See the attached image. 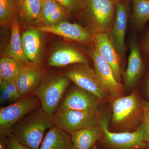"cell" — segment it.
Listing matches in <instances>:
<instances>
[{"label":"cell","mask_w":149,"mask_h":149,"mask_svg":"<svg viewBox=\"0 0 149 149\" xmlns=\"http://www.w3.org/2000/svg\"><path fill=\"white\" fill-rule=\"evenodd\" d=\"M54 125L53 116L40 107L17 123L12 128L11 133L23 146L32 149H40L46 130Z\"/></svg>","instance_id":"6da1fadb"},{"label":"cell","mask_w":149,"mask_h":149,"mask_svg":"<svg viewBox=\"0 0 149 149\" xmlns=\"http://www.w3.org/2000/svg\"><path fill=\"white\" fill-rule=\"evenodd\" d=\"M111 125L118 132L137 130L143 123L145 105L136 92L112 99Z\"/></svg>","instance_id":"7a4b0ae2"},{"label":"cell","mask_w":149,"mask_h":149,"mask_svg":"<svg viewBox=\"0 0 149 149\" xmlns=\"http://www.w3.org/2000/svg\"><path fill=\"white\" fill-rule=\"evenodd\" d=\"M82 10L94 34L109 33L114 21L116 3L112 0H84Z\"/></svg>","instance_id":"3957f363"},{"label":"cell","mask_w":149,"mask_h":149,"mask_svg":"<svg viewBox=\"0 0 149 149\" xmlns=\"http://www.w3.org/2000/svg\"><path fill=\"white\" fill-rule=\"evenodd\" d=\"M100 125L103 132L100 141L108 149H145L148 147L142 124L131 132H112L109 129L108 119L104 116L100 118Z\"/></svg>","instance_id":"277c9868"},{"label":"cell","mask_w":149,"mask_h":149,"mask_svg":"<svg viewBox=\"0 0 149 149\" xmlns=\"http://www.w3.org/2000/svg\"><path fill=\"white\" fill-rule=\"evenodd\" d=\"M41 107L40 99L36 95L22 97L18 101L2 107L0 109V136L11 133L14 125L25 116Z\"/></svg>","instance_id":"5b68a950"},{"label":"cell","mask_w":149,"mask_h":149,"mask_svg":"<svg viewBox=\"0 0 149 149\" xmlns=\"http://www.w3.org/2000/svg\"><path fill=\"white\" fill-rule=\"evenodd\" d=\"M70 81L65 75L55 76L41 83L35 91V95L40 99L41 108L49 115L53 116L57 111Z\"/></svg>","instance_id":"8992f818"},{"label":"cell","mask_w":149,"mask_h":149,"mask_svg":"<svg viewBox=\"0 0 149 149\" xmlns=\"http://www.w3.org/2000/svg\"><path fill=\"white\" fill-rule=\"evenodd\" d=\"M53 117L55 125L70 134L99 125L100 120L99 113L59 109Z\"/></svg>","instance_id":"52a82bcc"},{"label":"cell","mask_w":149,"mask_h":149,"mask_svg":"<svg viewBox=\"0 0 149 149\" xmlns=\"http://www.w3.org/2000/svg\"><path fill=\"white\" fill-rule=\"evenodd\" d=\"M65 75L77 87L93 93L102 101L107 95L99 80L95 69L88 64L79 63L68 70Z\"/></svg>","instance_id":"ba28073f"},{"label":"cell","mask_w":149,"mask_h":149,"mask_svg":"<svg viewBox=\"0 0 149 149\" xmlns=\"http://www.w3.org/2000/svg\"><path fill=\"white\" fill-rule=\"evenodd\" d=\"M102 101L93 93L77 86L67 94L58 109L99 113Z\"/></svg>","instance_id":"9c48e42d"},{"label":"cell","mask_w":149,"mask_h":149,"mask_svg":"<svg viewBox=\"0 0 149 149\" xmlns=\"http://www.w3.org/2000/svg\"><path fill=\"white\" fill-rule=\"evenodd\" d=\"M94 69L99 80L108 96L113 99L123 95V88L121 83L116 78L110 66L99 55L95 49L90 52Z\"/></svg>","instance_id":"30bf717a"},{"label":"cell","mask_w":149,"mask_h":149,"mask_svg":"<svg viewBox=\"0 0 149 149\" xmlns=\"http://www.w3.org/2000/svg\"><path fill=\"white\" fill-rule=\"evenodd\" d=\"M128 3L122 0L116 4L115 15L113 24L108 33L112 42L121 58L125 56V38L128 23Z\"/></svg>","instance_id":"8fae6325"},{"label":"cell","mask_w":149,"mask_h":149,"mask_svg":"<svg viewBox=\"0 0 149 149\" xmlns=\"http://www.w3.org/2000/svg\"><path fill=\"white\" fill-rule=\"evenodd\" d=\"M93 42L98 53L110 66L118 82L121 83L123 74L121 58L112 42L108 33L94 34Z\"/></svg>","instance_id":"7c38bea8"},{"label":"cell","mask_w":149,"mask_h":149,"mask_svg":"<svg viewBox=\"0 0 149 149\" xmlns=\"http://www.w3.org/2000/svg\"><path fill=\"white\" fill-rule=\"evenodd\" d=\"M35 28L41 32H49L83 44H88L91 41L93 42V35L89 30L79 24L65 20L53 25H42Z\"/></svg>","instance_id":"4fadbf2b"},{"label":"cell","mask_w":149,"mask_h":149,"mask_svg":"<svg viewBox=\"0 0 149 149\" xmlns=\"http://www.w3.org/2000/svg\"><path fill=\"white\" fill-rule=\"evenodd\" d=\"M43 77L42 69L35 64L23 65L15 80L17 87L22 97L32 95L40 85Z\"/></svg>","instance_id":"5bb4252c"},{"label":"cell","mask_w":149,"mask_h":149,"mask_svg":"<svg viewBox=\"0 0 149 149\" xmlns=\"http://www.w3.org/2000/svg\"><path fill=\"white\" fill-rule=\"evenodd\" d=\"M129 46L128 66L123 73V78L125 87L130 88L134 87L140 79L143 71L144 65L135 38L131 40Z\"/></svg>","instance_id":"9a60e30c"},{"label":"cell","mask_w":149,"mask_h":149,"mask_svg":"<svg viewBox=\"0 0 149 149\" xmlns=\"http://www.w3.org/2000/svg\"><path fill=\"white\" fill-rule=\"evenodd\" d=\"M41 32L34 28L25 31L21 36L25 56L34 64H40L42 46Z\"/></svg>","instance_id":"2e32d148"},{"label":"cell","mask_w":149,"mask_h":149,"mask_svg":"<svg viewBox=\"0 0 149 149\" xmlns=\"http://www.w3.org/2000/svg\"><path fill=\"white\" fill-rule=\"evenodd\" d=\"M88 58L80 51L72 47H64L56 50L49 59L51 66L62 67L68 65L88 64Z\"/></svg>","instance_id":"e0dca14e"},{"label":"cell","mask_w":149,"mask_h":149,"mask_svg":"<svg viewBox=\"0 0 149 149\" xmlns=\"http://www.w3.org/2000/svg\"><path fill=\"white\" fill-rule=\"evenodd\" d=\"M74 148L70 134L55 125L46 133L40 149H72Z\"/></svg>","instance_id":"ac0fdd59"},{"label":"cell","mask_w":149,"mask_h":149,"mask_svg":"<svg viewBox=\"0 0 149 149\" xmlns=\"http://www.w3.org/2000/svg\"><path fill=\"white\" fill-rule=\"evenodd\" d=\"M102 134L100 124L70 133L73 146L78 149H91L100 140Z\"/></svg>","instance_id":"d6986e66"},{"label":"cell","mask_w":149,"mask_h":149,"mask_svg":"<svg viewBox=\"0 0 149 149\" xmlns=\"http://www.w3.org/2000/svg\"><path fill=\"white\" fill-rule=\"evenodd\" d=\"M11 26V33L10 41L5 49L3 55L5 56L9 57L16 60L23 65L29 64L23 50L19 23L17 17Z\"/></svg>","instance_id":"ffe728a7"},{"label":"cell","mask_w":149,"mask_h":149,"mask_svg":"<svg viewBox=\"0 0 149 149\" xmlns=\"http://www.w3.org/2000/svg\"><path fill=\"white\" fill-rule=\"evenodd\" d=\"M67 13L56 0H47L42 3L37 21L44 26H49L65 20Z\"/></svg>","instance_id":"44dd1931"},{"label":"cell","mask_w":149,"mask_h":149,"mask_svg":"<svg viewBox=\"0 0 149 149\" xmlns=\"http://www.w3.org/2000/svg\"><path fill=\"white\" fill-rule=\"evenodd\" d=\"M42 3L40 0H18L17 8L22 17L26 21H37Z\"/></svg>","instance_id":"7402d4cb"},{"label":"cell","mask_w":149,"mask_h":149,"mask_svg":"<svg viewBox=\"0 0 149 149\" xmlns=\"http://www.w3.org/2000/svg\"><path fill=\"white\" fill-rule=\"evenodd\" d=\"M22 65L19 62L9 57L0 60V81L15 80L21 71Z\"/></svg>","instance_id":"603a6c76"},{"label":"cell","mask_w":149,"mask_h":149,"mask_svg":"<svg viewBox=\"0 0 149 149\" xmlns=\"http://www.w3.org/2000/svg\"><path fill=\"white\" fill-rule=\"evenodd\" d=\"M132 22L135 26L141 28L149 20V0H132Z\"/></svg>","instance_id":"cb8c5ba5"},{"label":"cell","mask_w":149,"mask_h":149,"mask_svg":"<svg viewBox=\"0 0 149 149\" xmlns=\"http://www.w3.org/2000/svg\"><path fill=\"white\" fill-rule=\"evenodd\" d=\"M16 0H0V23L2 26L11 25L17 17Z\"/></svg>","instance_id":"d4e9b609"},{"label":"cell","mask_w":149,"mask_h":149,"mask_svg":"<svg viewBox=\"0 0 149 149\" xmlns=\"http://www.w3.org/2000/svg\"><path fill=\"white\" fill-rule=\"evenodd\" d=\"M67 13H74L83 9L84 0H56Z\"/></svg>","instance_id":"484cf974"},{"label":"cell","mask_w":149,"mask_h":149,"mask_svg":"<svg viewBox=\"0 0 149 149\" xmlns=\"http://www.w3.org/2000/svg\"><path fill=\"white\" fill-rule=\"evenodd\" d=\"M16 102L7 88L6 81H0V102L1 104H5L10 103H13Z\"/></svg>","instance_id":"4316f807"},{"label":"cell","mask_w":149,"mask_h":149,"mask_svg":"<svg viewBox=\"0 0 149 149\" xmlns=\"http://www.w3.org/2000/svg\"><path fill=\"white\" fill-rule=\"evenodd\" d=\"M142 126L144 130V139L147 144L148 147H149V106H145L144 108V116Z\"/></svg>","instance_id":"83f0119b"},{"label":"cell","mask_w":149,"mask_h":149,"mask_svg":"<svg viewBox=\"0 0 149 149\" xmlns=\"http://www.w3.org/2000/svg\"><path fill=\"white\" fill-rule=\"evenodd\" d=\"M5 137L8 149H32L19 143L12 133Z\"/></svg>","instance_id":"f1b7e54d"},{"label":"cell","mask_w":149,"mask_h":149,"mask_svg":"<svg viewBox=\"0 0 149 149\" xmlns=\"http://www.w3.org/2000/svg\"><path fill=\"white\" fill-rule=\"evenodd\" d=\"M0 149H8L4 136H0Z\"/></svg>","instance_id":"f546056e"},{"label":"cell","mask_w":149,"mask_h":149,"mask_svg":"<svg viewBox=\"0 0 149 149\" xmlns=\"http://www.w3.org/2000/svg\"><path fill=\"white\" fill-rule=\"evenodd\" d=\"M145 49L146 52L149 54V34L145 43Z\"/></svg>","instance_id":"4dcf8cb0"},{"label":"cell","mask_w":149,"mask_h":149,"mask_svg":"<svg viewBox=\"0 0 149 149\" xmlns=\"http://www.w3.org/2000/svg\"><path fill=\"white\" fill-rule=\"evenodd\" d=\"M147 88H148V92L149 94V75L147 80Z\"/></svg>","instance_id":"1f68e13d"},{"label":"cell","mask_w":149,"mask_h":149,"mask_svg":"<svg viewBox=\"0 0 149 149\" xmlns=\"http://www.w3.org/2000/svg\"><path fill=\"white\" fill-rule=\"evenodd\" d=\"M112 1H113L116 4L118 3H119V2H120V1H122V0H112Z\"/></svg>","instance_id":"d6a6232c"},{"label":"cell","mask_w":149,"mask_h":149,"mask_svg":"<svg viewBox=\"0 0 149 149\" xmlns=\"http://www.w3.org/2000/svg\"><path fill=\"white\" fill-rule=\"evenodd\" d=\"M91 149H98V148H97V146H94V147H93V148H91Z\"/></svg>","instance_id":"836d02e7"},{"label":"cell","mask_w":149,"mask_h":149,"mask_svg":"<svg viewBox=\"0 0 149 149\" xmlns=\"http://www.w3.org/2000/svg\"><path fill=\"white\" fill-rule=\"evenodd\" d=\"M124 1L126 2L129 3L130 2V1H131L132 0H124Z\"/></svg>","instance_id":"e575fe53"},{"label":"cell","mask_w":149,"mask_h":149,"mask_svg":"<svg viewBox=\"0 0 149 149\" xmlns=\"http://www.w3.org/2000/svg\"><path fill=\"white\" fill-rule=\"evenodd\" d=\"M47 1V0H40V1H41V2L42 3L46 1Z\"/></svg>","instance_id":"d590c367"},{"label":"cell","mask_w":149,"mask_h":149,"mask_svg":"<svg viewBox=\"0 0 149 149\" xmlns=\"http://www.w3.org/2000/svg\"><path fill=\"white\" fill-rule=\"evenodd\" d=\"M145 149H149V147H147V148H146Z\"/></svg>","instance_id":"8d00e7d4"},{"label":"cell","mask_w":149,"mask_h":149,"mask_svg":"<svg viewBox=\"0 0 149 149\" xmlns=\"http://www.w3.org/2000/svg\"><path fill=\"white\" fill-rule=\"evenodd\" d=\"M78 149L75 148H73V149Z\"/></svg>","instance_id":"74e56055"}]
</instances>
